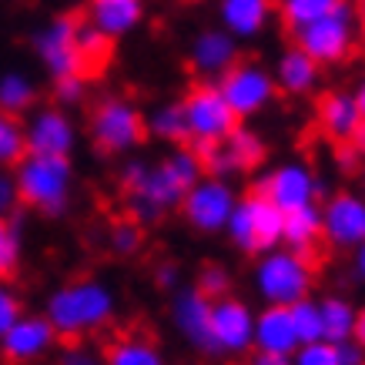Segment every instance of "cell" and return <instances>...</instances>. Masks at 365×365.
Instances as JSON below:
<instances>
[{
    "label": "cell",
    "instance_id": "obj_4",
    "mask_svg": "<svg viewBox=\"0 0 365 365\" xmlns=\"http://www.w3.org/2000/svg\"><path fill=\"white\" fill-rule=\"evenodd\" d=\"M315 288V265L309 255L292 252L278 245L272 252L258 255L252 268V292L262 299V305H295L309 299Z\"/></svg>",
    "mask_w": 365,
    "mask_h": 365
},
{
    "label": "cell",
    "instance_id": "obj_3",
    "mask_svg": "<svg viewBox=\"0 0 365 365\" xmlns=\"http://www.w3.org/2000/svg\"><path fill=\"white\" fill-rule=\"evenodd\" d=\"M11 171L17 178V191L27 208L44 218H64L74 201V185H78L71 158L24 155Z\"/></svg>",
    "mask_w": 365,
    "mask_h": 365
},
{
    "label": "cell",
    "instance_id": "obj_29",
    "mask_svg": "<svg viewBox=\"0 0 365 365\" xmlns=\"http://www.w3.org/2000/svg\"><path fill=\"white\" fill-rule=\"evenodd\" d=\"M222 144H225V151H228V158H232L235 171H255L268 158L265 138L258 131H252V128H245V124H238Z\"/></svg>",
    "mask_w": 365,
    "mask_h": 365
},
{
    "label": "cell",
    "instance_id": "obj_17",
    "mask_svg": "<svg viewBox=\"0 0 365 365\" xmlns=\"http://www.w3.org/2000/svg\"><path fill=\"white\" fill-rule=\"evenodd\" d=\"M61 342V335L54 332V325L44 312L34 315V312H24L21 319L14 322L11 329L0 339V355L11 365H34L41 362L44 355H51Z\"/></svg>",
    "mask_w": 365,
    "mask_h": 365
},
{
    "label": "cell",
    "instance_id": "obj_24",
    "mask_svg": "<svg viewBox=\"0 0 365 365\" xmlns=\"http://www.w3.org/2000/svg\"><path fill=\"white\" fill-rule=\"evenodd\" d=\"M322 242V205H305V208L285 211V222H282V245L292 252L312 255Z\"/></svg>",
    "mask_w": 365,
    "mask_h": 365
},
{
    "label": "cell",
    "instance_id": "obj_35",
    "mask_svg": "<svg viewBox=\"0 0 365 365\" xmlns=\"http://www.w3.org/2000/svg\"><path fill=\"white\" fill-rule=\"evenodd\" d=\"M111 37H104V34L94 27V24H81L78 27V47H81V57H84V64L88 67H101L111 61Z\"/></svg>",
    "mask_w": 365,
    "mask_h": 365
},
{
    "label": "cell",
    "instance_id": "obj_40",
    "mask_svg": "<svg viewBox=\"0 0 365 365\" xmlns=\"http://www.w3.org/2000/svg\"><path fill=\"white\" fill-rule=\"evenodd\" d=\"M88 98V78L84 74H67V78L54 81V101L61 108H74Z\"/></svg>",
    "mask_w": 365,
    "mask_h": 365
},
{
    "label": "cell",
    "instance_id": "obj_2",
    "mask_svg": "<svg viewBox=\"0 0 365 365\" xmlns=\"http://www.w3.org/2000/svg\"><path fill=\"white\" fill-rule=\"evenodd\" d=\"M44 315L51 319L54 332L67 342L101 332L118 315V295L101 278H74L57 285L44 302Z\"/></svg>",
    "mask_w": 365,
    "mask_h": 365
},
{
    "label": "cell",
    "instance_id": "obj_16",
    "mask_svg": "<svg viewBox=\"0 0 365 365\" xmlns=\"http://www.w3.org/2000/svg\"><path fill=\"white\" fill-rule=\"evenodd\" d=\"M211 339L218 355H248L255 349V309L238 295L211 302Z\"/></svg>",
    "mask_w": 365,
    "mask_h": 365
},
{
    "label": "cell",
    "instance_id": "obj_37",
    "mask_svg": "<svg viewBox=\"0 0 365 365\" xmlns=\"http://www.w3.org/2000/svg\"><path fill=\"white\" fill-rule=\"evenodd\" d=\"M195 288H198V292H205L211 302H215V299H225V295H232L235 275L225 265L211 262V265H201L198 278H195Z\"/></svg>",
    "mask_w": 365,
    "mask_h": 365
},
{
    "label": "cell",
    "instance_id": "obj_6",
    "mask_svg": "<svg viewBox=\"0 0 365 365\" xmlns=\"http://www.w3.org/2000/svg\"><path fill=\"white\" fill-rule=\"evenodd\" d=\"M282 222H285V211H278L265 195L248 191L235 205L228 228H225V238L242 255L258 258V255H265L282 245Z\"/></svg>",
    "mask_w": 365,
    "mask_h": 365
},
{
    "label": "cell",
    "instance_id": "obj_44",
    "mask_svg": "<svg viewBox=\"0 0 365 365\" xmlns=\"http://www.w3.org/2000/svg\"><path fill=\"white\" fill-rule=\"evenodd\" d=\"M339 362L342 365H365V345L349 339V342H339Z\"/></svg>",
    "mask_w": 365,
    "mask_h": 365
},
{
    "label": "cell",
    "instance_id": "obj_10",
    "mask_svg": "<svg viewBox=\"0 0 365 365\" xmlns=\"http://www.w3.org/2000/svg\"><path fill=\"white\" fill-rule=\"evenodd\" d=\"M258 195H265L278 211H295L305 205H315L322 195V178L315 175V168L302 158L282 161V165L268 168L265 175L255 178V188Z\"/></svg>",
    "mask_w": 365,
    "mask_h": 365
},
{
    "label": "cell",
    "instance_id": "obj_7",
    "mask_svg": "<svg viewBox=\"0 0 365 365\" xmlns=\"http://www.w3.org/2000/svg\"><path fill=\"white\" fill-rule=\"evenodd\" d=\"M295 44L309 57H315L322 67H339L355 54L359 44V21H355L352 4L345 0L342 7H335L332 14H325L322 21L309 24L295 34Z\"/></svg>",
    "mask_w": 365,
    "mask_h": 365
},
{
    "label": "cell",
    "instance_id": "obj_27",
    "mask_svg": "<svg viewBox=\"0 0 365 365\" xmlns=\"http://www.w3.org/2000/svg\"><path fill=\"white\" fill-rule=\"evenodd\" d=\"M34 108H37V84L31 74L21 67L0 71V111L21 118V114H31Z\"/></svg>",
    "mask_w": 365,
    "mask_h": 365
},
{
    "label": "cell",
    "instance_id": "obj_52",
    "mask_svg": "<svg viewBox=\"0 0 365 365\" xmlns=\"http://www.w3.org/2000/svg\"><path fill=\"white\" fill-rule=\"evenodd\" d=\"M359 178H362V195H365V165H362V171H359Z\"/></svg>",
    "mask_w": 365,
    "mask_h": 365
},
{
    "label": "cell",
    "instance_id": "obj_39",
    "mask_svg": "<svg viewBox=\"0 0 365 365\" xmlns=\"http://www.w3.org/2000/svg\"><path fill=\"white\" fill-rule=\"evenodd\" d=\"M57 365H104V352H98L84 339H74L57 349Z\"/></svg>",
    "mask_w": 365,
    "mask_h": 365
},
{
    "label": "cell",
    "instance_id": "obj_30",
    "mask_svg": "<svg viewBox=\"0 0 365 365\" xmlns=\"http://www.w3.org/2000/svg\"><path fill=\"white\" fill-rule=\"evenodd\" d=\"M342 4L345 0H275V14L288 31L299 34L302 27L322 21L325 14H332L335 7H342Z\"/></svg>",
    "mask_w": 365,
    "mask_h": 365
},
{
    "label": "cell",
    "instance_id": "obj_51",
    "mask_svg": "<svg viewBox=\"0 0 365 365\" xmlns=\"http://www.w3.org/2000/svg\"><path fill=\"white\" fill-rule=\"evenodd\" d=\"M355 342L365 345V309H359V325H355Z\"/></svg>",
    "mask_w": 365,
    "mask_h": 365
},
{
    "label": "cell",
    "instance_id": "obj_14",
    "mask_svg": "<svg viewBox=\"0 0 365 365\" xmlns=\"http://www.w3.org/2000/svg\"><path fill=\"white\" fill-rule=\"evenodd\" d=\"M322 242L335 252H355L365 242V195L335 191L322 205Z\"/></svg>",
    "mask_w": 365,
    "mask_h": 365
},
{
    "label": "cell",
    "instance_id": "obj_31",
    "mask_svg": "<svg viewBox=\"0 0 365 365\" xmlns=\"http://www.w3.org/2000/svg\"><path fill=\"white\" fill-rule=\"evenodd\" d=\"M24 235L17 218H0V278H11L21 268Z\"/></svg>",
    "mask_w": 365,
    "mask_h": 365
},
{
    "label": "cell",
    "instance_id": "obj_42",
    "mask_svg": "<svg viewBox=\"0 0 365 365\" xmlns=\"http://www.w3.org/2000/svg\"><path fill=\"white\" fill-rule=\"evenodd\" d=\"M21 191H17V178L11 168H0V218H14L21 208Z\"/></svg>",
    "mask_w": 365,
    "mask_h": 365
},
{
    "label": "cell",
    "instance_id": "obj_1",
    "mask_svg": "<svg viewBox=\"0 0 365 365\" xmlns=\"http://www.w3.org/2000/svg\"><path fill=\"white\" fill-rule=\"evenodd\" d=\"M201 178H205V168H201L195 148L178 144L158 161H141V158L124 161L118 171V185L124 191V201H128L134 222L158 225L171 211L181 208L191 185H198Z\"/></svg>",
    "mask_w": 365,
    "mask_h": 365
},
{
    "label": "cell",
    "instance_id": "obj_15",
    "mask_svg": "<svg viewBox=\"0 0 365 365\" xmlns=\"http://www.w3.org/2000/svg\"><path fill=\"white\" fill-rule=\"evenodd\" d=\"M171 315V329L178 332V339L188 345L191 352L198 355H218L215 339H211V299L198 288H178L168 305Z\"/></svg>",
    "mask_w": 365,
    "mask_h": 365
},
{
    "label": "cell",
    "instance_id": "obj_28",
    "mask_svg": "<svg viewBox=\"0 0 365 365\" xmlns=\"http://www.w3.org/2000/svg\"><path fill=\"white\" fill-rule=\"evenodd\" d=\"M104 365H168V355L144 335H121L108 345Z\"/></svg>",
    "mask_w": 365,
    "mask_h": 365
},
{
    "label": "cell",
    "instance_id": "obj_34",
    "mask_svg": "<svg viewBox=\"0 0 365 365\" xmlns=\"http://www.w3.org/2000/svg\"><path fill=\"white\" fill-rule=\"evenodd\" d=\"M144 245V235H141V222H134V218H124V222H114L108 228V248L111 255L118 258H131V255L141 252Z\"/></svg>",
    "mask_w": 365,
    "mask_h": 365
},
{
    "label": "cell",
    "instance_id": "obj_22",
    "mask_svg": "<svg viewBox=\"0 0 365 365\" xmlns=\"http://www.w3.org/2000/svg\"><path fill=\"white\" fill-rule=\"evenodd\" d=\"M148 17L144 0H88V24H94L104 37L121 41L131 37Z\"/></svg>",
    "mask_w": 365,
    "mask_h": 365
},
{
    "label": "cell",
    "instance_id": "obj_38",
    "mask_svg": "<svg viewBox=\"0 0 365 365\" xmlns=\"http://www.w3.org/2000/svg\"><path fill=\"white\" fill-rule=\"evenodd\" d=\"M292 365H342L339 362V345L332 342H305L292 352Z\"/></svg>",
    "mask_w": 365,
    "mask_h": 365
},
{
    "label": "cell",
    "instance_id": "obj_50",
    "mask_svg": "<svg viewBox=\"0 0 365 365\" xmlns=\"http://www.w3.org/2000/svg\"><path fill=\"white\" fill-rule=\"evenodd\" d=\"M355 21H359V31H365V0H352Z\"/></svg>",
    "mask_w": 365,
    "mask_h": 365
},
{
    "label": "cell",
    "instance_id": "obj_20",
    "mask_svg": "<svg viewBox=\"0 0 365 365\" xmlns=\"http://www.w3.org/2000/svg\"><path fill=\"white\" fill-rule=\"evenodd\" d=\"M215 14H218V27H225L235 41H255L268 31L275 0H218Z\"/></svg>",
    "mask_w": 365,
    "mask_h": 365
},
{
    "label": "cell",
    "instance_id": "obj_47",
    "mask_svg": "<svg viewBox=\"0 0 365 365\" xmlns=\"http://www.w3.org/2000/svg\"><path fill=\"white\" fill-rule=\"evenodd\" d=\"M355 161H359V151H355L352 144H339V165H342V168H355Z\"/></svg>",
    "mask_w": 365,
    "mask_h": 365
},
{
    "label": "cell",
    "instance_id": "obj_33",
    "mask_svg": "<svg viewBox=\"0 0 365 365\" xmlns=\"http://www.w3.org/2000/svg\"><path fill=\"white\" fill-rule=\"evenodd\" d=\"M292 312V325H295V335H299V342H322L325 335H322V312H319V302L312 299H302L295 305H288Z\"/></svg>",
    "mask_w": 365,
    "mask_h": 365
},
{
    "label": "cell",
    "instance_id": "obj_26",
    "mask_svg": "<svg viewBox=\"0 0 365 365\" xmlns=\"http://www.w3.org/2000/svg\"><path fill=\"white\" fill-rule=\"evenodd\" d=\"M319 312H322V335L325 342H349L355 339V325H359V309L342 295H325L319 299Z\"/></svg>",
    "mask_w": 365,
    "mask_h": 365
},
{
    "label": "cell",
    "instance_id": "obj_18",
    "mask_svg": "<svg viewBox=\"0 0 365 365\" xmlns=\"http://www.w3.org/2000/svg\"><path fill=\"white\" fill-rule=\"evenodd\" d=\"M242 41H235L232 34L225 27H201L188 44V64L198 78H208V81H218L222 74H228L238 61H242V51H238Z\"/></svg>",
    "mask_w": 365,
    "mask_h": 365
},
{
    "label": "cell",
    "instance_id": "obj_12",
    "mask_svg": "<svg viewBox=\"0 0 365 365\" xmlns=\"http://www.w3.org/2000/svg\"><path fill=\"white\" fill-rule=\"evenodd\" d=\"M185 118H188V131L191 141H215L222 144L228 134L238 128V114L228 108L222 88L215 81H205V84H195V88L185 94ZM188 141V144H191Z\"/></svg>",
    "mask_w": 365,
    "mask_h": 365
},
{
    "label": "cell",
    "instance_id": "obj_32",
    "mask_svg": "<svg viewBox=\"0 0 365 365\" xmlns=\"http://www.w3.org/2000/svg\"><path fill=\"white\" fill-rule=\"evenodd\" d=\"M24 155H27L24 121L7 111H0V168H14Z\"/></svg>",
    "mask_w": 365,
    "mask_h": 365
},
{
    "label": "cell",
    "instance_id": "obj_36",
    "mask_svg": "<svg viewBox=\"0 0 365 365\" xmlns=\"http://www.w3.org/2000/svg\"><path fill=\"white\" fill-rule=\"evenodd\" d=\"M195 148V155H198L201 168H205V175H215V178H228L232 181L238 171H235L232 158L225 151V144H215V141H191Z\"/></svg>",
    "mask_w": 365,
    "mask_h": 365
},
{
    "label": "cell",
    "instance_id": "obj_23",
    "mask_svg": "<svg viewBox=\"0 0 365 365\" xmlns=\"http://www.w3.org/2000/svg\"><path fill=\"white\" fill-rule=\"evenodd\" d=\"M299 345L302 342L292 325V312L285 305H265L262 312H255V349L258 352L292 355Z\"/></svg>",
    "mask_w": 365,
    "mask_h": 365
},
{
    "label": "cell",
    "instance_id": "obj_8",
    "mask_svg": "<svg viewBox=\"0 0 365 365\" xmlns=\"http://www.w3.org/2000/svg\"><path fill=\"white\" fill-rule=\"evenodd\" d=\"M78 27H81V21L74 14H54V17H47L31 34L34 57H37V64L44 67L54 81L88 71L84 57H81V47H78Z\"/></svg>",
    "mask_w": 365,
    "mask_h": 365
},
{
    "label": "cell",
    "instance_id": "obj_19",
    "mask_svg": "<svg viewBox=\"0 0 365 365\" xmlns=\"http://www.w3.org/2000/svg\"><path fill=\"white\" fill-rule=\"evenodd\" d=\"M315 121H319V131L332 144H352L355 131L362 128V111L355 104V94L345 88L322 94L319 108H315Z\"/></svg>",
    "mask_w": 365,
    "mask_h": 365
},
{
    "label": "cell",
    "instance_id": "obj_11",
    "mask_svg": "<svg viewBox=\"0 0 365 365\" xmlns=\"http://www.w3.org/2000/svg\"><path fill=\"white\" fill-rule=\"evenodd\" d=\"M222 88L228 108L238 114V121H248V118H258L272 108L278 88H275V74L268 71L265 64L258 61H238V64L215 81Z\"/></svg>",
    "mask_w": 365,
    "mask_h": 365
},
{
    "label": "cell",
    "instance_id": "obj_13",
    "mask_svg": "<svg viewBox=\"0 0 365 365\" xmlns=\"http://www.w3.org/2000/svg\"><path fill=\"white\" fill-rule=\"evenodd\" d=\"M24 144L27 155L71 158L78 148V124L61 104H37L24 121Z\"/></svg>",
    "mask_w": 365,
    "mask_h": 365
},
{
    "label": "cell",
    "instance_id": "obj_48",
    "mask_svg": "<svg viewBox=\"0 0 365 365\" xmlns=\"http://www.w3.org/2000/svg\"><path fill=\"white\" fill-rule=\"evenodd\" d=\"M355 94V104H359V111H362V121H365V78H359V84L352 88Z\"/></svg>",
    "mask_w": 365,
    "mask_h": 365
},
{
    "label": "cell",
    "instance_id": "obj_46",
    "mask_svg": "<svg viewBox=\"0 0 365 365\" xmlns=\"http://www.w3.org/2000/svg\"><path fill=\"white\" fill-rule=\"evenodd\" d=\"M352 255V275L359 278V282H365V242L355 248V252H349Z\"/></svg>",
    "mask_w": 365,
    "mask_h": 365
},
{
    "label": "cell",
    "instance_id": "obj_49",
    "mask_svg": "<svg viewBox=\"0 0 365 365\" xmlns=\"http://www.w3.org/2000/svg\"><path fill=\"white\" fill-rule=\"evenodd\" d=\"M352 148L359 151V158H365V121H362V128L355 131V138H352Z\"/></svg>",
    "mask_w": 365,
    "mask_h": 365
},
{
    "label": "cell",
    "instance_id": "obj_45",
    "mask_svg": "<svg viewBox=\"0 0 365 365\" xmlns=\"http://www.w3.org/2000/svg\"><path fill=\"white\" fill-rule=\"evenodd\" d=\"M245 365H292V355H275V352H258V349H252Z\"/></svg>",
    "mask_w": 365,
    "mask_h": 365
},
{
    "label": "cell",
    "instance_id": "obj_9",
    "mask_svg": "<svg viewBox=\"0 0 365 365\" xmlns=\"http://www.w3.org/2000/svg\"><path fill=\"white\" fill-rule=\"evenodd\" d=\"M238 188H235L228 178H215L205 175L198 185H191V191L181 201V218L191 232L198 235H225L228 218H232L235 205H238Z\"/></svg>",
    "mask_w": 365,
    "mask_h": 365
},
{
    "label": "cell",
    "instance_id": "obj_25",
    "mask_svg": "<svg viewBox=\"0 0 365 365\" xmlns=\"http://www.w3.org/2000/svg\"><path fill=\"white\" fill-rule=\"evenodd\" d=\"M144 128L148 138H155L161 144H188L191 131H188V118H185V101H161L155 104V111L144 114Z\"/></svg>",
    "mask_w": 365,
    "mask_h": 365
},
{
    "label": "cell",
    "instance_id": "obj_5",
    "mask_svg": "<svg viewBox=\"0 0 365 365\" xmlns=\"http://www.w3.org/2000/svg\"><path fill=\"white\" fill-rule=\"evenodd\" d=\"M88 138L101 155H131L141 148L148 138L144 128V114L134 101L121 94H108L101 98L88 114Z\"/></svg>",
    "mask_w": 365,
    "mask_h": 365
},
{
    "label": "cell",
    "instance_id": "obj_53",
    "mask_svg": "<svg viewBox=\"0 0 365 365\" xmlns=\"http://www.w3.org/2000/svg\"><path fill=\"white\" fill-rule=\"evenodd\" d=\"M362 57H365V51H362Z\"/></svg>",
    "mask_w": 365,
    "mask_h": 365
},
{
    "label": "cell",
    "instance_id": "obj_21",
    "mask_svg": "<svg viewBox=\"0 0 365 365\" xmlns=\"http://www.w3.org/2000/svg\"><path fill=\"white\" fill-rule=\"evenodd\" d=\"M272 74H275V88L282 94H288V98H309V94L319 91L322 64L315 57L305 54L299 44H292L275 57Z\"/></svg>",
    "mask_w": 365,
    "mask_h": 365
},
{
    "label": "cell",
    "instance_id": "obj_43",
    "mask_svg": "<svg viewBox=\"0 0 365 365\" xmlns=\"http://www.w3.org/2000/svg\"><path fill=\"white\" fill-rule=\"evenodd\" d=\"M155 285L161 288V292H171V295H175L178 288H181V268H178L175 262H161V265L155 268Z\"/></svg>",
    "mask_w": 365,
    "mask_h": 365
},
{
    "label": "cell",
    "instance_id": "obj_41",
    "mask_svg": "<svg viewBox=\"0 0 365 365\" xmlns=\"http://www.w3.org/2000/svg\"><path fill=\"white\" fill-rule=\"evenodd\" d=\"M21 315H24V302H21V295H17V288H14L7 278H0V339H4V332H7Z\"/></svg>",
    "mask_w": 365,
    "mask_h": 365
}]
</instances>
